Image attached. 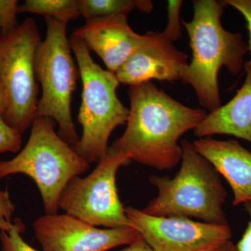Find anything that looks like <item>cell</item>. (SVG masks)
<instances>
[{
    "mask_svg": "<svg viewBox=\"0 0 251 251\" xmlns=\"http://www.w3.org/2000/svg\"><path fill=\"white\" fill-rule=\"evenodd\" d=\"M235 96L224 105L209 112L196 127L198 138L214 135H229L251 145V71Z\"/></svg>",
    "mask_w": 251,
    "mask_h": 251,
    "instance_id": "14",
    "label": "cell"
},
{
    "mask_svg": "<svg viewBox=\"0 0 251 251\" xmlns=\"http://www.w3.org/2000/svg\"><path fill=\"white\" fill-rule=\"evenodd\" d=\"M15 211V206L7 191H0V230L9 232L12 228L11 219Z\"/></svg>",
    "mask_w": 251,
    "mask_h": 251,
    "instance_id": "22",
    "label": "cell"
},
{
    "mask_svg": "<svg viewBox=\"0 0 251 251\" xmlns=\"http://www.w3.org/2000/svg\"><path fill=\"white\" fill-rule=\"evenodd\" d=\"M192 21H182L192 50L191 62L181 74L180 80L189 84L196 92L204 110L214 111L221 105L219 73L226 67L237 75L244 66L249 46L239 33L226 30L221 18L225 4L216 0L193 1Z\"/></svg>",
    "mask_w": 251,
    "mask_h": 251,
    "instance_id": "2",
    "label": "cell"
},
{
    "mask_svg": "<svg viewBox=\"0 0 251 251\" xmlns=\"http://www.w3.org/2000/svg\"><path fill=\"white\" fill-rule=\"evenodd\" d=\"M142 45L115 73L120 83L133 86L155 79L180 80L187 67L188 56L179 50L164 32L147 33Z\"/></svg>",
    "mask_w": 251,
    "mask_h": 251,
    "instance_id": "11",
    "label": "cell"
},
{
    "mask_svg": "<svg viewBox=\"0 0 251 251\" xmlns=\"http://www.w3.org/2000/svg\"><path fill=\"white\" fill-rule=\"evenodd\" d=\"M35 20L27 18L0 40V80L6 97L5 122L23 134L37 117L39 88L35 73L41 43Z\"/></svg>",
    "mask_w": 251,
    "mask_h": 251,
    "instance_id": "7",
    "label": "cell"
},
{
    "mask_svg": "<svg viewBox=\"0 0 251 251\" xmlns=\"http://www.w3.org/2000/svg\"><path fill=\"white\" fill-rule=\"evenodd\" d=\"M47 33L36 51L35 73L41 87L37 117L57 122L59 136L74 147L79 137L73 122L71 103L78 68L72 57L66 22L46 18Z\"/></svg>",
    "mask_w": 251,
    "mask_h": 251,
    "instance_id": "6",
    "label": "cell"
},
{
    "mask_svg": "<svg viewBox=\"0 0 251 251\" xmlns=\"http://www.w3.org/2000/svg\"><path fill=\"white\" fill-rule=\"evenodd\" d=\"M17 0H0V32L1 36L9 35L18 27Z\"/></svg>",
    "mask_w": 251,
    "mask_h": 251,
    "instance_id": "18",
    "label": "cell"
},
{
    "mask_svg": "<svg viewBox=\"0 0 251 251\" xmlns=\"http://www.w3.org/2000/svg\"><path fill=\"white\" fill-rule=\"evenodd\" d=\"M22 145V134L10 126L0 114V153H18Z\"/></svg>",
    "mask_w": 251,
    "mask_h": 251,
    "instance_id": "19",
    "label": "cell"
},
{
    "mask_svg": "<svg viewBox=\"0 0 251 251\" xmlns=\"http://www.w3.org/2000/svg\"><path fill=\"white\" fill-rule=\"evenodd\" d=\"M5 108H6V97H5L2 84H1V80H0V114L3 115Z\"/></svg>",
    "mask_w": 251,
    "mask_h": 251,
    "instance_id": "26",
    "label": "cell"
},
{
    "mask_svg": "<svg viewBox=\"0 0 251 251\" xmlns=\"http://www.w3.org/2000/svg\"><path fill=\"white\" fill-rule=\"evenodd\" d=\"M130 162L117 149L109 147L90 175L69 181L59 199V209L94 227H132L116 185L117 171Z\"/></svg>",
    "mask_w": 251,
    "mask_h": 251,
    "instance_id": "8",
    "label": "cell"
},
{
    "mask_svg": "<svg viewBox=\"0 0 251 251\" xmlns=\"http://www.w3.org/2000/svg\"><path fill=\"white\" fill-rule=\"evenodd\" d=\"M33 227L43 251H108L142 238L132 227L100 229L57 213L40 216Z\"/></svg>",
    "mask_w": 251,
    "mask_h": 251,
    "instance_id": "10",
    "label": "cell"
},
{
    "mask_svg": "<svg viewBox=\"0 0 251 251\" xmlns=\"http://www.w3.org/2000/svg\"><path fill=\"white\" fill-rule=\"evenodd\" d=\"M182 1H168V24L163 32L172 41L177 40L181 36V27L179 23V13Z\"/></svg>",
    "mask_w": 251,
    "mask_h": 251,
    "instance_id": "20",
    "label": "cell"
},
{
    "mask_svg": "<svg viewBox=\"0 0 251 251\" xmlns=\"http://www.w3.org/2000/svg\"><path fill=\"white\" fill-rule=\"evenodd\" d=\"M80 14L86 22L98 18L127 15L135 9L145 13L152 11V2L148 0H79Z\"/></svg>",
    "mask_w": 251,
    "mask_h": 251,
    "instance_id": "15",
    "label": "cell"
},
{
    "mask_svg": "<svg viewBox=\"0 0 251 251\" xmlns=\"http://www.w3.org/2000/svg\"><path fill=\"white\" fill-rule=\"evenodd\" d=\"M25 229L23 221L16 219L9 232H0L2 251H38L25 242L22 237Z\"/></svg>",
    "mask_w": 251,
    "mask_h": 251,
    "instance_id": "17",
    "label": "cell"
},
{
    "mask_svg": "<svg viewBox=\"0 0 251 251\" xmlns=\"http://www.w3.org/2000/svg\"><path fill=\"white\" fill-rule=\"evenodd\" d=\"M225 6H230L237 10L247 23V27L249 31V52H250V59L244 63L245 72L251 71V0H226L222 1Z\"/></svg>",
    "mask_w": 251,
    "mask_h": 251,
    "instance_id": "21",
    "label": "cell"
},
{
    "mask_svg": "<svg viewBox=\"0 0 251 251\" xmlns=\"http://www.w3.org/2000/svg\"><path fill=\"white\" fill-rule=\"evenodd\" d=\"M121 251H153L148 244L143 240V238L136 242L132 243L128 247Z\"/></svg>",
    "mask_w": 251,
    "mask_h": 251,
    "instance_id": "24",
    "label": "cell"
},
{
    "mask_svg": "<svg viewBox=\"0 0 251 251\" xmlns=\"http://www.w3.org/2000/svg\"><path fill=\"white\" fill-rule=\"evenodd\" d=\"M133 228L153 251H211L230 241L229 225L207 224L180 216H155L128 206Z\"/></svg>",
    "mask_w": 251,
    "mask_h": 251,
    "instance_id": "9",
    "label": "cell"
},
{
    "mask_svg": "<svg viewBox=\"0 0 251 251\" xmlns=\"http://www.w3.org/2000/svg\"><path fill=\"white\" fill-rule=\"evenodd\" d=\"M74 34L85 42L103 60L107 70L115 74L145 39L135 33L127 21V16L118 15L87 21Z\"/></svg>",
    "mask_w": 251,
    "mask_h": 251,
    "instance_id": "12",
    "label": "cell"
},
{
    "mask_svg": "<svg viewBox=\"0 0 251 251\" xmlns=\"http://www.w3.org/2000/svg\"><path fill=\"white\" fill-rule=\"evenodd\" d=\"M195 149L227 181L233 193L234 206L251 201V151L238 140L198 138Z\"/></svg>",
    "mask_w": 251,
    "mask_h": 251,
    "instance_id": "13",
    "label": "cell"
},
{
    "mask_svg": "<svg viewBox=\"0 0 251 251\" xmlns=\"http://www.w3.org/2000/svg\"><path fill=\"white\" fill-rule=\"evenodd\" d=\"M89 168L90 164L56 133L53 120L36 117L24 148L12 159L0 161V179L27 175L39 188L46 214H57L64 188Z\"/></svg>",
    "mask_w": 251,
    "mask_h": 251,
    "instance_id": "5",
    "label": "cell"
},
{
    "mask_svg": "<svg viewBox=\"0 0 251 251\" xmlns=\"http://www.w3.org/2000/svg\"><path fill=\"white\" fill-rule=\"evenodd\" d=\"M1 36H0V40H1Z\"/></svg>",
    "mask_w": 251,
    "mask_h": 251,
    "instance_id": "27",
    "label": "cell"
},
{
    "mask_svg": "<svg viewBox=\"0 0 251 251\" xmlns=\"http://www.w3.org/2000/svg\"><path fill=\"white\" fill-rule=\"evenodd\" d=\"M181 165L174 177L152 175L158 190L144 212L155 216H180L216 225H228L223 206L227 198L220 175L188 140L181 142Z\"/></svg>",
    "mask_w": 251,
    "mask_h": 251,
    "instance_id": "3",
    "label": "cell"
},
{
    "mask_svg": "<svg viewBox=\"0 0 251 251\" xmlns=\"http://www.w3.org/2000/svg\"><path fill=\"white\" fill-rule=\"evenodd\" d=\"M211 251H238L236 244L229 241L226 244H223L221 247L216 248V249Z\"/></svg>",
    "mask_w": 251,
    "mask_h": 251,
    "instance_id": "25",
    "label": "cell"
},
{
    "mask_svg": "<svg viewBox=\"0 0 251 251\" xmlns=\"http://www.w3.org/2000/svg\"><path fill=\"white\" fill-rule=\"evenodd\" d=\"M249 215V221L244 234L236 244L238 251H251V201L244 204Z\"/></svg>",
    "mask_w": 251,
    "mask_h": 251,
    "instance_id": "23",
    "label": "cell"
},
{
    "mask_svg": "<svg viewBox=\"0 0 251 251\" xmlns=\"http://www.w3.org/2000/svg\"><path fill=\"white\" fill-rule=\"evenodd\" d=\"M31 13L46 18L69 23L80 17L79 0H26L18 6V14Z\"/></svg>",
    "mask_w": 251,
    "mask_h": 251,
    "instance_id": "16",
    "label": "cell"
},
{
    "mask_svg": "<svg viewBox=\"0 0 251 251\" xmlns=\"http://www.w3.org/2000/svg\"><path fill=\"white\" fill-rule=\"evenodd\" d=\"M71 49L82 79V102L77 120L82 135L72 148L89 164L98 163L106 154L112 131L126 124L128 109L117 97L120 82L113 73L94 62L85 42L73 33Z\"/></svg>",
    "mask_w": 251,
    "mask_h": 251,
    "instance_id": "4",
    "label": "cell"
},
{
    "mask_svg": "<svg viewBox=\"0 0 251 251\" xmlns=\"http://www.w3.org/2000/svg\"><path fill=\"white\" fill-rule=\"evenodd\" d=\"M128 94L126 128L112 146L144 166L159 171L175 168L182 154L179 138L196 129L206 110L183 105L151 82L130 86Z\"/></svg>",
    "mask_w": 251,
    "mask_h": 251,
    "instance_id": "1",
    "label": "cell"
}]
</instances>
